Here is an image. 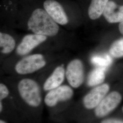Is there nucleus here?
Masks as SVG:
<instances>
[{
	"instance_id": "obj_1",
	"label": "nucleus",
	"mask_w": 123,
	"mask_h": 123,
	"mask_svg": "<svg viewBox=\"0 0 123 123\" xmlns=\"http://www.w3.org/2000/svg\"><path fill=\"white\" fill-rule=\"evenodd\" d=\"M27 26L34 33L53 37L58 32L59 27L47 12L42 8L35 9L29 18Z\"/></svg>"
},
{
	"instance_id": "obj_2",
	"label": "nucleus",
	"mask_w": 123,
	"mask_h": 123,
	"mask_svg": "<svg viewBox=\"0 0 123 123\" xmlns=\"http://www.w3.org/2000/svg\"><path fill=\"white\" fill-rule=\"evenodd\" d=\"M18 91L24 102L32 108H37L42 102L41 90L35 80L24 79L18 84Z\"/></svg>"
},
{
	"instance_id": "obj_3",
	"label": "nucleus",
	"mask_w": 123,
	"mask_h": 123,
	"mask_svg": "<svg viewBox=\"0 0 123 123\" xmlns=\"http://www.w3.org/2000/svg\"><path fill=\"white\" fill-rule=\"evenodd\" d=\"M122 99V95L119 91L109 92L94 110L95 116L98 119L105 118L119 107Z\"/></svg>"
},
{
	"instance_id": "obj_4",
	"label": "nucleus",
	"mask_w": 123,
	"mask_h": 123,
	"mask_svg": "<svg viewBox=\"0 0 123 123\" xmlns=\"http://www.w3.org/2000/svg\"><path fill=\"white\" fill-rule=\"evenodd\" d=\"M46 64L43 56L35 54L24 57L18 62L15 66V70L19 74H28L39 70Z\"/></svg>"
},
{
	"instance_id": "obj_5",
	"label": "nucleus",
	"mask_w": 123,
	"mask_h": 123,
	"mask_svg": "<svg viewBox=\"0 0 123 123\" xmlns=\"http://www.w3.org/2000/svg\"><path fill=\"white\" fill-rule=\"evenodd\" d=\"M74 94V90L70 86L61 85L48 92L44 97V104L48 107L53 108L60 103L70 100Z\"/></svg>"
},
{
	"instance_id": "obj_6",
	"label": "nucleus",
	"mask_w": 123,
	"mask_h": 123,
	"mask_svg": "<svg viewBox=\"0 0 123 123\" xmlns=\"http://www.w3.org/2000/svg\"><path fill=\"white\" fill-rule=\"evenodd\" d=\"M110 86L104 83L95 86L84 96L83 105L87 110H94L106 95L110 92Z\"/></svg>"
},
{
	"instance_id": "obj_7",
	"label": "nucleus",
	"mask_w": 123,
	"mask_h": 123,
	"mask_svg": "<svg viewBox=\"0 0 123 123\" xmlns=\"http://www.w3.org/2000/svg\"><path fill=\"white\" fill-rule=\"evenodd\" d=\"M65 75L71 87H80L84 80V69L82 62L78 59L71 61L67 65Z\"/></svg>"
},
{
	"instance_id": "obj_8",
	"label": "nucleus",
	"mask_w": 123,
	"mask_h": 123,
	"mask_svg": "<svg viewBox=\"0 0 123 123\" xmlns=\"http://www.w3.org/2000/svg\"><path fill=\"white\" fill-rule=\"evenodd\" d=\"M43 6L44 10L57 24L65 25L68 22V18L64 8L57 0H46Z\"/></svg>"
},
{
	"instance_id": "obj_9",
	"label": "nucleus",
	"mask_w": 123,
	"mask_h": 123,
	"mask_svg": "<svg viewBox=\"0 0 123 123\" xmlns=\"http://www.w3.org/2000/svg\"><path fill=\"white\" fill-rule=\"evenodd\" d=\"M46 40L47 36L35 33L25 36L18 46L17 53L19 55H26Z\"/></svg>"
},
{
	"instance_id": "obj_10",
	"label": "nucleus",
	"mask_w": 123,
	"mask_h": 123,
	"mask_svg": "<svg viewBox=\"0 0 123 123\" xmlns=\"http://www.w3.org/2000/svg\"><path fill=\"white\" fill-rule=\"evenodd\" d=\"M103 15L110 23H120L123 21V5H119L110 0L106 6Z\"/></svg>"
},
{
	"instance_id": "obj_11",
	"label": "nucleus",
	"mask_w": 123,
	"mask_h": 123,
	"mask_svg": "<svg viewBox=\"0 0 123 123\" xmlns=\"http://www.w3.org/2000/svg\"><path fill=\"white\" fill-rule=\"evenodd\" d=\"M65 70L62 66H58L45 81L43 88L45 91H49L61 85L65 77Z\"/></svg>"
},
{
	"instance_id": "obj_12",
	"label": "nucleus",
	"mask_w": 123,
	"mask_h": 123,
	"mask_svg": "<svg viewBox=\"0 0 123 123\" xmlns=\"http://www.w3.org/2000/svg\"><path fill=\"white\" fill-rule=\"evenodd\" d=\"M110 0H91L88 8V15L91 19L94 20L103 15L106 6Z\"/></svg>"
},
{
	"instance_id": "obj_13",
	"label": "nucleus",
	"mask_w": 123,
	"mask_h": 123,
	"mask_svg": "<svg viewBox=\"0 0 123 123\" xmlns=\"http://www.w3.org/2000/svg\"><path fill=\"white\" fill-rule=\"evenodd\" d=\"M105 69L98 67L94 69L89 75L88 84L91 87H95L103 84L105 78Z\"/></svg>"
},
{
	"instance_id": "obj_14",
	"label": "nucleus",
	"mask_w": 123,
	"mask_h": 123,
	"mask_svg": "<svg viewBox=\"0 0 123 123\" xmlns=\"http://www.w3.org/2000/svg\"><path fill=\"white\" fill-rule=\"evenodd\" d=\"M15 46L16 42L12 37L6 33H0V53H10L14 49Z\"/></svg>"
},
{
	"instance_id": "obj_15",
	"label": "nucleus",
	"mask_w": 123,
	"mask_h": 123,
	"mask_svg": "<svg viewBox=\"0 0 123 123\" xmlns=\"http://www.w3.org/2000/svg\"><path fill=\"white\" fill-rule=\"evenodd\" d=\"M111 55H96L93 56L91 58L92 64L96 65L98 67H100L106 69L110 66L112 62V58Z\"/></svg>"
},
{
	"instance_id": "obj_16",
	"label": "nucleus",
	"mask_w": 123,
	"mask_h": 123,
	"mask_svg": "<svg viewBox=\"0 0 123 123\" xmlns=\"http://www.w3.org/2000/svg\"><path fill=\"white\" fill-rule=\"evenodd\" d=\"M109 53L111 56L114 58L123 57V38L117 40L112 43Z\"/></svg>"
},
{
	"instance_id": "obj_17",
	"label": "nucleus",
	"mask_w": 123,
	"mask_h": 123,
	"mask_svg": "<svg viewBox=\"0 0 123 123\" xmlns=\"http://www.w3.org/2000/svg\"><path fill=\"white\" fill-rule=\"evenodd\" d=\"M9 90L4 84H0V100L2 101L9 96Z\"/></svg>"
},
{
	"instance_id": "obj_18",
	"label": "nucleus",
	"mask_w": 123,
	"mask_h": 123,
	"mask_svg": "<svg viewBox=\"0 0 123 123\" xmlns=\"http://www.w3.org/2000/svg\"><path fill=\"white\" fill-rule=\"evenodd\" d=\"M100 123H123V120L116 118H108L102 120Z\"/></svg>"
},
{
	"instance_id": "obj_19",
	"label": "nucleus",
	"mask_w": 123,
	"mask_h": 123,
	"mask_svg": "<svg viewBox=\"0 0 123 123\" xmlns=\"http://www.w3.org/2000/svg\"><path fill=\"white\" fill-rule=\"evenodd\" d=\"M119 31L120 33L123 35V21L119 23Z\"/></svg>"
},
{
	"instance_id": "obj_20",
	"label": "nucleus",
	"mask_w": 123,
	"mask_h": 123,
	"mask_svg": "<svg viewBox=\"0 0 123 123\" xmlns=\"http://www.w3.org/2000/svg\"><path fill=\"white\" fill-rule=\"evenodd\" d=\"M3 109V106L2 101H0V113H1V112L2 111Z\"/></svg>"
},
{
	"instance_id": "obj_21",
	"label": "nucleus",
	"mask_w": 123,
	"mask_h": 123,
	"mask_svg": "<svg viewBox=\"0 0 123 123\" xmlns=\"http://www.w3.org/2000/svg\"><path fill=\"white\" fill-rule=\"evenodd\" d=\"M0 123H7L4 120H2V119H0Z\"/></svg>"
},
{
	"instance_id": "obj_22",
	"label": "nucleus",
	"mask_w": 123,
	"mask_h": 123,
	"mask_svg": "<svg viewBox=\"0 0 123 123\" xmlns=\"http://www.w3.org/2000/svg\"><path fill=\"white\" fill-rule=\"evenodd\" d=\"M121 110H122V113H123V106H122V109H121Z\"/></svg>"
}]
</instances>
